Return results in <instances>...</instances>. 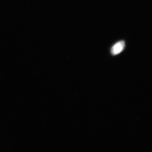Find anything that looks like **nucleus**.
<instances>
[{"label":"nucleus","mask_w":152,"mask_h":152,"mask_svg":"<svg viewBox=\"0 0 152 152\" xmlns=\"http://www.w3.org/2000/svg\"><path fill=\"white\" fill-rule=\"evenodd\" d=\"M125 46V42L124 41H121L118 42L112 47L111 49V53L113 55L119 54L123 51L124 49Z\"/></svg>","instance_id":"f257e3e1"}]
</instances>
